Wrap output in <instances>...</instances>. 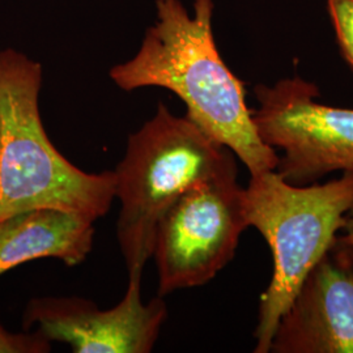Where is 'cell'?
<instances>
[{"label":"cell","instance_id":"cell-1","mask_svg":"<svg viewBox=\"0 0 353 353\" xmlns=\"http://www.w3.org/2000/svg\"><path fill=\"white\" fill-rule=\"evenodd\" d=\"M214 0H156V23L138 52L109 76L126 92L168 89L188 108L186 117L239 157L250 174L276 170L279 156L256 132L245 85L223 61L212 30Z\"/></svg>","mask_w":353,"mask_h":353},{"label":"cell","instance_id":"cell-2","mask_svg":"<svg viewBox=\"0 0 353 353\" xmlns=\"http://www.w3.org/2000/svg\"><path fill=\"white\" fill-rule=\"evenodd\" d=\"M41 85V64L0 50V220L52 207L96 221L115 199V172L87 173L52 145L39 113Z\"/></svg>","mask_w":353,"mask_h":353},{"label":"cell","instance_id":"cell-3","mask_svg":"<svg viewBox=\"0 0 353 353\" xmlns=\"http://www.w3.org/2000/svg\"><path fill=\"white\" fill-rule=\"evenodd\" d=\"M237 169L234 153L164 103L137 132L115 172L121 202L117 237L127 271H143L159 221L192 186Z\"/></svg>","mask_w":353,"mask_h":353},{"label":"cell","instance_id":"cell-4","mask_svg":"<svg viewBox=\"0 0 353 353\" xmlns=\"http://www.w3.org/2000/svg\"><path fill=\"white\" fill-rule=\"evenodd\" d=\"M249 227L265 237L274 274L261 297L255 353L270 352L275 331L303 280L332 248L353 210V174L323 185L297 186L275 170L250 178L243 189Z\"/></svg>","mask_w":353,"mask_h":353},{"label":"cell","instance_id":"cell-5","mask_svg":"<svg viewBox=\"0 0 353 353\" xmlns=\"http://www.w3.org/2000/svg\"><path fill=\"white\" fill-rule=\"evenodd\" d=\"M248 227L237 169L188 190L156 229L159 296L211 281L233 259Z\"/></svg>","mask_w":353,"mask_h":353},{"label":"cell","instance_id":"cell-6","mask_svg":"<svg viewBox=\"0 0 353 353\" xmlns=\"http://www.w3.org/2000/svg\"><path fill=\"white\" fill-rule=\"evenodd\" d=\"M259 103L252 110L258 135L274 150H281L279 174L305 186L341 170L353 174V110L316 101L319 92L301 77L254 88Z\"/></svg>","mask_w":353,"mask_h":353},{"label":"cell","instance_id":"cell-7","mask_svg":"<svg viewBox=\"0 0 353 353\" xmlns=\"http://www.w3.org/2000/svg\"><path fill=\"white\" fill-rule=\"evenodd\" d=\"M143 271L128 272L123 300L101 310L87 299L34 297L26 303L23 325L46 339L68 344L75 353H150L168 316L161 296L141 299Z\"/></svg>","mask_w":353,"mask_h":353},{"label":"cell","instance_id":"cell-8","mask_svg":"<svg viewBox=\"0 0 353 353\" xmlns=\"http://www.w3.org/2000/svg\"><path fill=\"white\" fill-rule=\"evenodd\" d=\"M270 352L353 353V250L338 239L281 316Z\"/></svg>","mask_w":353,"mask_h":353},{"label":"cell","instance_id":"cell-9","mask_svg":"<svg viewBox=\"0 0 353 353\" xmlns=\"http://www.w3.org/2000/svg\"><path fill=\"white\" fill-rule=\"evenodd\" d=\"M94 220L52 207H39L0 220V276L41 258L81 265L93 248Z\"/></svg>","mask_w":353,"mask_h":353},{"label":"cell","instance_id":"cell-10","mask_svg":"<svg viewBox=\"0 0 353 353\" xmlns=\"http://www.w3.org/2000/svg\"><path fill=\"white\" fill-rule=\"evenodd\" d=\"M327 8L341 54L353 68V0H327Z\"/></svg>","mask_w":353,"mask_h":353},{"label":"cell","instance_id":"cell-11","mask_svg":"<svg viewBox=\"0 0 353 353\" xmlns=\"http://www.w3.org/2000/svg\"><path fill=\"white\" fill-rule=\"evenodd\" d=\"M51 341L39 331L11 332L0 323V353H48Z\"/></svg>","mask_w":353,"mask_h":353},{"label":"cell","instance_id":"cell-12","mask_svg":"<svg viewBox=\"0 0 353 353\" xmlns=\"http://www.w3.org/2000/svg\"><path fill=\"white\" fill-rule=\"evenodd\" d=\"M343 229H344L345 234L343 237H338V241L343 243L344 246H347V248L353 250V210L347 216L345 224H344Z\"/></svg>","mask_w":353,"mask_h":353}]
</instances>
